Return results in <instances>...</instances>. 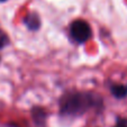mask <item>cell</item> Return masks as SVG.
<instances>
[{
  "label": "cell",
  "instance_id": "obj_4",
  "mask_svg": "<svg viewBox=\"0 0 127 127\" xmlns=\"http://www.w3.org/2000/svg\"><path fill=\"white\" fill-rule=\"evenodd\" d=\"M111 92L116 98H124L127 95V89L124 86H120V84H116L111 88Z\"/></svg>",
  "mask_w": 127,
  "mask_h": 127
},
{
  "label": "cell",
  "instance_id": "obj_1",
  "mask_svg": "<svg viewBox=\"0 0 127 127\" xmlns=\"http://www.w3.org/2000/svg\"><path fill=\"white\" fill-rule=\"evenodd\" d=\"M91 102V97L88 95L73 94L63 98L61 102V110L67 115H78L87 110Z\"/></svg>",
  "mask_w": 127,
  "mask_h": 127
},
{
  "label": "cell",
  "instance_id": "obj_3",
  "mask_svg": "<svg viewBox=\"0 0 127 127\" xmlns=\"http://www.w3.org/2000/svg\"><path fill=\"white\" fill-rule=\"evenodd\" d=\"M25 23H26V25L31 29H37L39 27V19H38V17L36 16V15H34V14L28 15V16L26 17V19H25Z\"/></svg>",
  "mask_w": 127,
  "mask_h": 127
},
{
  "label": "cell",
  "instance_id": "obj_2",
  "mask_svg": "<svg viewBox=\"0 0 127 127\" xmlns=\"http://www.w3.org/2000/svg\"><path fill=\"white\" fill-rule=\"evenodd\" d=\"M71 35L79 43L88 41L91 36V28L84 20H75L71 25Z\"/></svg>",
  "mask_w": 127,
  "mask_h": 127
},
{
  "label": "cell",
  "instance_id": "obj_6",
  "mask_svg": "<svg viewBox=\"0 0 127 127\" xmlns=\"http://www.w3.org/2000/svg\"><path fill=\"white\" fill-rule=\"evenodd\" d=\"M115 127H127V124H126V122H124V120H120V122L117 123V125H116Z\"/></svg>",
  "mask_w": 127,
  "mask_h": 127
},
{
  "label": "cell",
  "instance_id": "obj_5",
  "mask_svg": "<svg viewBox=\"0 0 127 127\" xmlns=\"http://www.w3.org/2000/svg\"><path fill=\"white\" fill-rule=\"evenodd\" d=\"M8 44V37L2 31H0V48L5 47Z\"/></svg>",
  "mask_w": 127,
  "mask_h": 127
},
{
  "label": "cell",
  "instance_id": "obj_7",
  "mask_svg": "<svg viewBox=\"0 0 127 127\" xmlns=\"http://www.w3.org/2000/svg\"><path fill=\"white\" fill-rule=\"evenodd\" d=\"M0 1H6V0H0Z\"/></svg>",
  "mask_w": 127,
  "mask_h": 127
}]
</instances>
